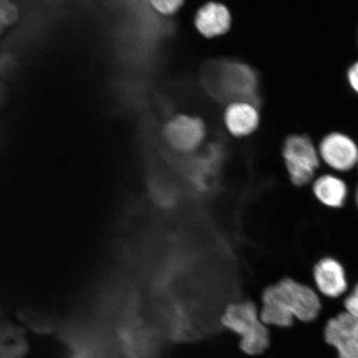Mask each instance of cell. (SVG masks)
<instances>
[{
  "mask_svg": "<svg viewBox=\"0 0 358 358\" xmlns=\"http://www.w3.org/2000/svg\"><path fill=\"white\" fill-rule=\"evenodd\" d=\"M321 308L320 294L316 289L287 277L263 290L259 317L268 327L289 328L295 320H315Z\"/></svg>",
  "mask_w": 358,
  "mask_h": 358,
  "instance_id": "cell-1",
  "label": "cell"
},
{
  "mask_svg": "<svg viewBox=\"0 0 358 358\" xmlns=\"http://www.w3.org/2000/svg\"><path fill=\"white\" fill-rule=\"evenodd\" d=\"M348 80L350 87L358 94V62H355L348 71Z\"/></svg>",
  "mask_w": 358,
  "mask_h": 358,
  "instance_id": "cell-15",
  "label": "cell"
},
{
  "mask_svg": "<svg viewBox=\"0 0 358 358\" xmlns=\"http://www.w3.org/2000/svg\"><path fill=\"white\" fill-rule=\"evenodd\" d=\"M313 278L317 292L322 296L338 299L348 291L345 268L336 258H321L313 266Z\"/></svg>",
  "mask_w": 358,
  "mask_h": 358,
  "instance_id": "cell-7",
  "label": "cell"
},
{
  "mask_svg": "<svg viewBox=\"0 0 358 358\" xmlns=\"http://www.w3.org/2000/svg\"><path fill=\"white\" fill-rule=\"evenodd\" d=\"M6 91H4L3 87L0 83V106H2L4 101H6Z\"/></svg>",
  "mask_w": 358,
  "mask_h": 358,
  "instance_id": "cell-16",
  "label": "cell"
},
{
  "mask_svg": "<svg viewBox=\"0 0 358 358\" xmlns=\"http://www.w3.org/2000/svg\"><path fill=\"white\" fill-rule=\"evenodd\" d=\"M357 167H358V164H357Z\"/></svg>",
  "mask_w": 358,
  "mask_h": 358,
  "instance_id": "cell-19",
  "label": "cell"
},
{
  "mask_svg": "<svg viewBox=\"0 0 358 358\" xmlns=\"http://www.w3.org/2000/svg\"><path fill=\"white\" fill-rule=\"evenodd\" d=\"M19 17V11L10 0H0V34L3 30L15 24Z\"/></svg>",
  "mask_w": 358,
  "mask_h": 358,
  "instance_id": "cell-12",
  "label": "cell"
},
{
  "mask_svg": "<svg viewBox=\"0 0 358 358\" xmlns=\"http://www.w3.org/2000/svg\"><path fill=\"white\" fill-rule=\"evenodd\" d=\"M259 113L256 105L249 101L231 102L224 115L226 127L232 136L245 137L259 127Z\"/></svg>",
  "mask_w": 358,
  "mask_h": 358,
  "instance_id": "cell-8",
  "label": "cell"
},
{
  "mask_svg": "<svg viewBox=\"0 0 358 358\" xmlns=\"http://www.w3.org/2000/svg\"><path fill=\"white\" fill-rule=\"evenodd\" d=\"M355 203L357 208L358 209V185L357 186L356 192H355Z\"/></svg>",
  "mask_w": 358,
  "mask_h": 358,
  "instance_id": "cell-17",
  "label": "cell"
},
{
  "mask_svg": "<svg viewBox=\"0 0 358 358\" xmlns=\"http://www.w3.org/2000/svg\"><path fill=\"white\" fill-rule=\"evenodd\" d=\"M282 155L291 182L306 186L315 178L321 165L317 147L306 134H291L285 138Z\"/></svg>",
  "mask_w": 358,
  "mask_h": 358,
  "instance_id": "cell-3",
  "label": "cell"
},
{
  "mask_svg": "<svg viewBox=\"0 0 358 358\" xmlns=\"http://www.w3.org/2000/svg\"><path fill=\"white\" fill-rule=\"evenodd\" d=\"M27 351L28 343L19 327L0 324V358H22Z\"/></svg>",
  "mask_w": 358,
  "mask_h": 358,
  "instance_id": "cell-11",
  "label": "cell"
},
{
  "mask_svg": "<svg viewBox=\"0 0 358 358\" xmlns=\"http://www.w3.org/2000/svg\"><path fill=\"white\" fill-rule=\"evenodd\" d=\"M222 323L239 336V347L246 355L262 356L270 347V327L263 323L259 306L250 299L228 306Z\"/></svg>",
  "mask_w": 358,
  "mask_h": 358,
  "instance_id": "cell-2",
  "label": "cell"
},
{
  "mask_svg": "<svg viewBox=\"0 0 358 358\" xmlns=\"http://www.w3.org/2000/svg\"><path fill=\"white\" fill-rule=\"evenodd\" d=\"M185 0H150L155 10L164 15H171L179 10Z\"/></svg>",
  "mask_w": 358,
  "mask_h": 358,
  "instance_id": "cell-13",
  "label": "cell"
},
{
  "mask_svg": "<svg viewBox=\"0 0 358 358\" xmlns=\"http://www.w3.org/2000/svg\"><path fill=\"white\" fill-rule=\"evenodd\" d=\"M312 190L316 199L327 208H341L348 199L346 182L334 174L326 173L317 178L313 183Z\"/></svg>",
  "mask_w": 358,
  "mask_h": 358,
  "instance_id": "cell-10",
  "label": "cell"
},
{
  "mask_svg": "<svg viewBox=\"0 0 358 358\" xmlns=\"http://www.w3.org/2000/svg\"><path fill=\"white\" fill-rule=\"evenodd\" d=\"M344 310L358 321V283L343 295Z\"/></svg>",
  "mask_w": 358,
  "mask_h": 358,
  "instance_id": "cell-14",
  "label": "cell"
},
{
  "mask_svg": "<svg viewBox=\"0 0 358 358\" xmlns=\"http://www.w3.org/2000/svg\"><path fill=\"white\" fill-rule=\"evenodd\" d=\"M206 134L207 129L203 120L185 114L170 119L163 129V136L168 146L183 155L194 153L198 150Z\"/></svg>",
  "mask_w": 358,
  "mask_h": 358,
  "instance_id": "cell-4",
  "label": "cell"
},
{
  "mask_svg": "<svg viewBox=\"0 0 358 358\" xmlns=\"http://www.w3.org/2000/svg\"><path fill=\"white\" fill-rule=\"evenodd\" d=\"M324 338L338 358H358V321L346 311L327 322Z\"/></svg>",
  "mask_w": 358,
  "mask_h": 358,
  "instance_id": "cell-6",
  "label": "cell"
},
{
  "mask_svg": "<svg viewBox=\"0 0 358 358\" xmlns=\"http://www.w3.org/2000/svg\"><path fill=\"white\" fill-rule=\"evenodd\" d=\"M0 138H1V136H0Z\"/></svg>",
  "mask_w": 358,
  "mask_h": 358,
  "instance_id": "cell-18",
  "label": "cell"
},
{
  "mask_svg": "<svg viewBox=\"0 0 358 358\" xmlns=\"http://www.w3.org/2000/svg\"><path fill=\"white\" fill-rule=\"evenodd\" d=\"M194 22L196 29L201 35L206 38H215L229 30L231 17L225 6L210 2L196 12Z\"/></svg>",
  "mask_w": 358,
  "mask_h": 358,
  "instance_id": "cell-9",
  "label": "cell"
},
{
  "mask_svg": "<svg viewBox=\"0 0 358 358\" xmlns=\"http://www.w3.org/2000/svg\"><path fill=\"white\" fill-rule=\"evenodd\" d=\"M321 161L336 172L347 173L357 166L358 145L345 133L327 134L317 146Z\"/></svg>",
  "mask_w": 358,
  "mask_h": 358,
  "instance_id": "cell-5",
  "label": "cell"
}]
</instances>
